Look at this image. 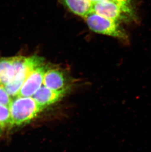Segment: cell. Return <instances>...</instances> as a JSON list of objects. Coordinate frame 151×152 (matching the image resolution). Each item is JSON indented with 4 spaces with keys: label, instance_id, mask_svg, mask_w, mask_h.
<instances>
[{
    "label": "cell",
    "instance_id": "6da1fadb",
    "mask_svg": "<svg viewBox=\"0 0 151 152\" xmlns=\"http://www.w3.org/2000/svg\"><path fill=\"white\" fill-rule=\"evenodd\" d=\"M9 109L12 126H20L29 123L44 109L32 96H20L12 99Z\"/></svg>",
    "mask_w": 151,
    "mask_h": 152
},
{
    "label": "cell",
    "instance_id": "7a4b0ae2",
    "mask_svg": "<svg viewBox=\"0 0 151 152\" xmlns=\"http://www.w3.org/2000/svg\"><path fill=\"white\" fill-rule=\"evenodd\" d=\"M83 18L91 30L123 40L128 39L125 31L117 22L107 18L94 12H91Z\"/></svg>",
    "mask_w": 151,
    "mask_h": 152
},
{
    "label": "cell",
    "instance_id": "3957f363",
    "mask_svg": "<svg viewBox=\"0 0 151 152\" xmlns=\"http://www.w3.org/2000/svg\"><path fill=\"white\" fill-rule=\"evenodd\" d=\"M92 12L118 23L131 20L121 7L111 0H105L93 4Z\"/></svg>",
    "mask_w": 151,
    "mask_h": 152
},
{
    "label": "cell",
    "instance_id": "277c9868",
    "mask_svg": "<svg viewBox=\"0 0 151 152\" xmlns=\"http://www.w3.org/2000/svg\"><path fill=\"white\" fill-rule=\"evenodd\" d=\"M49 66L44 64L34 69L28 76L17 96H32L43 85L46 72Z\"/></svg>",
    "mask_w": 151,
    "mask_h": 152
},
{
    "label": "cell",
    "instance_id": "5b68a950",
    "mask_svg": "<svg viewBox=\"0 0 151 152\" xmlns=\"http://www.w3.org/2000/svg\"><path fill=\"white\" fill-rule=\"evenodd\" d=\"M43 85L56 92L67 93L69 85L64 72L60 69H50L46 72Z\"/></svg>",
    "mask_w": 151,
    "mask_h": 152
},
{
    "label": "cell",
    "instance_id": "8992f818",
    "mask_svg": "<svg viewBox=\"0 0 151 152\" xmlns=\"http://www.w3.org/2000/svg\"><path fill=\"white\" fill-rule=\"evenodd\" d=\"M65 95V93L52 90L43 85L32 97L40 107L44 109L60 101Z\"/></svg>",
    "mask_w": 151,
    "mask_h": 152
},
{
    "label": "cell",
    "instance_id": "52a82bcc",
    "mask_svg": "<svg viewBox=\"0 0 151 152\" xmlns=\"http://www.w3.org/2000/svg\"><path fill=\"white\" fill-rule=\"evenodd\" d=\"M75 15L84 18L92 12L93 4L89 0H60Z\"/></svg>",
    "mask_w": 151,
    "mask_h": 152
},
{
    "label": "cell",
    "instance_id": "ba28073f",
    "mask_svg": "<svg viewBox=\"0 0 151 152\" xmlns=\"http://www.w3.org/2000/svg\"><path fill=\"white\" fill-rule=\"evenodd\" d=\"M15 76L12 57L0 58V84L3 86L12 82Z\"/></svg>",
    "mask_w": 151,
    "mask_h": 152
},
{
    "label": "cell",
    "instance_id": "9c48e42d",
    "mask_svg": "<svg viewBox=\"0 0 151 152\" xmlns=\"http://www.w3.org/2000/svg\"><path fill=\"white\" fill-rule=\"evenodd\" d=\"M118 5L123 12L127 15L131 20H136L135 12L133 0H111Z\"/></svg>",
    "mask_w": 151,
    "mask_h": 152
},
{
    "label": "cell",
    "instance_id": "30bf717a",
    "mask_svg": "<svg viewBox=\"0 0 151 152\" xmlns=\"http://www.w3.org/2000/svg\"><path fill=\"white\" fill-rule=\"evenodd\" d=\"M0 126L3 129L12 126L9 109L1 104H0Z\"/></svg>",
    "mask_w": 151,
    "mask_h": 152
},
{
    "label": "cell",
    "instance_id": "8fae6325",
    "mask_svg": "<svg viewBox=\"0 0 151 152\" xmlns=\"http://www.w3.org/2000/svg\"><path fill=\"white\" fill-rule=\"evenodd\" d=\"M12 99L6 91L4 86L0 84V104L9 108Z\"/></svg>",
    "mask_w": 151,
    "mask_h": 152
},
{
    "label": "cell",
    "instance_id": "7c38bea8",
    "mask_svg": "<svg viewBox=\"0 0 151 152\" xmlns=\"http://www.w3.org/2000/svg\"><path fill=\"white\" fill-rule=\"evenodd\" d=\"M89 1L92 4H95V3H97V2L103 1H105V0H89Z\"/></svg>",
    "mask_w": 151,
    "mask_h": 152
},
{
    "label": "cell",
    "instance_id": "4fadbf2b",
    "mask_svg": "<svg viewBox=\"0 0 151 152\" xmlns=\"http://www.w3.org/2000/svg\"><path fill=\"white\" fill-rule=\"evenodd\" d=\"M2 131H3V128H1V126H0V137L1 136L2 134Z\"/></svg>",
    "mask_w": 151,
    "mask_h": 152
}]
</instances>
